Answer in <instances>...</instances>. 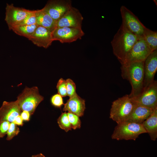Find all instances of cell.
<instances>
[{
    "mask_svg": "<svg viewBox=\"0 0 157 157\" xmlns=\"http://www.w3.org/2000/svg\"><path fill=\"white\" fill-rule=\"evenodd\" d=\"M122 24L111 41L113 52L121 65L138 38Z\"/></svg>",
    "mask_w": 157,
    "mask_h": 157,
    "instance_id": "obj_1",
    "label": "cell"
},
{
    "mask_svg": "<svg viewBox=\"0 0 157 157\" xmlns=\"http://www.w3.org/2000/svg\"><path fill=\"white\" fill-rule=\"evenodd\" d=\"M144 62L121 65L122 76L128 81L131 85V91L129 95L133 99L138 96L143 88Z\"/></svg>",
    "mask_w": 157,
    "mask_h": 157,
    "instance_id": "obj_2",
    "label": "cell"
},
{
    "mask_svg": "<svg viewBox=\"0 0 157 157\" xmlns=\"http://www.w3.org/2000/svg\"><path fill=\"white\" fill-rule=\"evenodd\" d=\"M135 104L129 95L126 94L113 101L110 118L117 124L125 121L131 114Z\"/></svg>",
    "mask_w": 157,
    "mask_h": 157,
    "instance_id": "obj_3",
    "label": "cell"
},
{
    "mask_svg": "<svg viewBox=\"0 0 157 157\" xmlns=\"http://www.w3.org/2000/svg\"><path fill=\"white\" fill-rule=\"evenodd\" d=\"M44 99L39 93L37 87H26L17 97L16 100L22 111L28 112L33 114L37 107Z\"/></svg>",
    "mask_w": 157,
    "mask_h": 157,
    "instance_id": "obj_4",
    "label": "cell"
},
{
    "mask_svg": "<svg viewBox=\"0 0 157 157\" xmlns=\"http://www.w3.org/2000/svg\"><path fill=\"white\" fill-rule=\"evenodd\" d=\"M147 133L142 124L123 122L117 124L111 135L113 139L134 141L141 134Z\"/></svg>",
    "mask_w": 157,
    "mask_h": 157,
    "instance_id": "obj_5",
    "label": "cell"
},
{
    "mask_svg": "<svg viewBox=\"0 0 157 157\" xmlns=\"http://www.w3.org/2000/svg\"><path fill=\"white\" fill-rule=\"evenodd\" d=\"M152 52L142 37H139L122 65H126L135 62H144Z\"/></svg>",
    "mask_w": 157,
    "mask_h": 157,
    "instance_id": "obj_6",
    "label": "cell"
},
{
    "mask_svg": "<svg viewBox=\"0 0 157 157\" xmlns=\"http://www.w3.org/2000/svg\"><path fill=\"white\" fill-rule=\"evenodd\" d=\"M132 99L135 104L153 110L157 108V81L154 80L149 85L143 88L138 96Z\"/></svg>",
    "mask_w": 157,
    "mask_h": 157,
    "instance_id": "obj_7",
    "label": "cell"
},
{
    "mask_svg": "<svg viewBox=\"0 0 157 157\" xmlns=\"http://www.w3.org/2000/svg\"><path fill=\"white\" fill-rule=\"evenodd\" d=\"M120 11L122 23L131 32L138 37H142L146 27L138 17L124 6H122Z\"/></svg>",
    "mask_w": 157,
    "mask_h": 157,
    "instance_id": "obj_8",
    "label": "cell"
},
{
    "mask_svg": "<svg viewBox=\"0 0 157 157\" xmlns=\"http://www.w3.org/2000/svg\"><path fill=\"white\" fill-rule=\"evenodd\" d=\"M53 41L57 40L63 43H70L80 39L85 33L82 28L70 27H56L52 32Z\"/></svg>",
    "mask_w": 157,
    "mask_h": 157,
    "instance_id": "obj_9",
    "label": "cell"
},
{
    "mask_svg": "<svg viewBox=\"0 0 157 157\" xmlns=\"http://www.w3.org/2000/svg\"><path fill=\"white\" fill-rule=\"evenodd\" d=\"M72 7L70 0H50L43 8L56 22Z\"/></svg>",
    "mask_w": 157,
    "mask_h": 157,
    "instance_id": "obj_10",
    "label": "cell"
},
{
    "mask_svg": "<svg viewBox=\"0 0 157 157\" xmlns=\"http://www.w3.org/2000/svg\"><path fill=\"white\" fill-rule=\"evenodd\" d=\"M31 10L15 6L12 3H7L5 20L9 29L11 28L23 21Z\"/></svg>",
    "mask_w": 157,
    "mask_h": 157,
    "instance_id": "obj_11",
    "label": "cell"
},
{
    "mask_svg": "<svg viewBox=\"0 0 157 157\" xmlns=\"http://www.w3.org/2000/svg\"><path fill=\"white\" fill-rule=\"evenodd\" d=\"M83 17L79 11L72 6L56 22V27L81 28Z\"/></svg>",
    "mask_w": 157,
    "mask_h": 157,
    "instance_id": "obj_12",
    "label": "cell"
},
{
    "mask_svg": "<svg viewBox=\"0 0 157 157\" xmlns=\"http://www.w3.org/2000/svg\"><path fill=\"white\" fill-rule=\"evenodd\" d=\"M157 71V49L152 51L144 62L143 88L154 81Z\"/></svg>",
    "mask_w": 157,
    "mask_h": 157,
    "instance_id": "obj_13",
    "label": "cell"
},
{
    "mask_svg": "<svg viewBox=\"0 0 157 157\" xmlns=\"http://www.w3.org/2000/svg\"><path fill=\"white\" fill-rule=\"evenodd\" d=\"M16 101H4L0 108V123L7 121L13 122L22 112Z\"/></svg>",
    "mask_w": 157,
    "mask_h": 157,
    "instance_id": "obj_14",
    "label": "cell"
},
{
    "mask_svg": "<svg viewBox=\"0 0 157 157\" xmlns=\"http://www.w3.org/2000/svg\"><path fill=\"white\" fill-rule=\"evenodd\" d=\"M51 33L48 29L38 26L33 35L28 40L38 47L47 48L53 41Z\"/></svg>",
    "mask_w": 157,
    "mask_h": 157,
    "instance_id": "obj_15",
    "label": "cell"
},
{
    "mask_svg": "<svg viewBox=\"0 0 157 157\" xmlns=\"http://www.w3.org/2000/svg\"><path fill=\"white\" fill-rule=\"evenodd\" d=\"M85 100L76 93L67 100L64 104L63 110L82 117L83 115L85 109Z\"/></svg>",
    "mask_w": 157,
    "mask_h": 157,
    "instance_id": "obj_16",
    "label": "cell"
},
{
    "mask_svg": "<svg viewBox=\"0 0 157 157\" xmlns=\"http://www.w3.org/2000/svg\"><path fill=\"white\" fill-rule=\"evenodd\" d=\"M153 110L145 106L135 104L132 112L124 122L142 124L150 115Z\"/></svg>",
    "mask_w": 157,
    "mask_h": 157,
    "instance_id": "obj_17",
    "label": "cell"
},
{
    "mask_svg": "<svg viewBox=\"0 0 157 157\" xmlns=\"http://www.w3.org/2000/svg\"><path fill=\"white\" fill-rule=\"evenodd\" d=\"M36 24L45 28L51 31L56 27V22L43 9L36 10Z\"/></svg>",
    "mask_w": 157,
    "mask_h": 157,
    "instance_id": "obj_18",
    "label": "cell"
},
{
    "mask_svg": "<svg viewBox=\"0 0 157 157\" xmlns=\"http://www.w3.org/2000/svg\"><path fill=\"white\" fill-rule=\"evenodd\" d=\"M142 124L151 139L155 141L157 138V108Z\"/></svg>",
    "mask_w": 157,
    "mask_h": 157,
    "instance_id": "obj_19",
    "label": "cell"
},
{
    "mask_svg": "<svg viewBox=\"0 0 157 157\" xmlns=\"http://www.w3.org/2000/svg\"><path fill=\"white\" fill-rule=\"evenodd\" d=\"M38 25L37 24L14 27L11 29L16 34L30 38L33 35Z\"/></svg>",
    "mask_w": 157,
    "mask_h": 157,
    "instance_id": "obj_20",
    "label": "cell"
},
{
    "mask_svg": "<svg viewBox=\"0 0 157 157\" xmlns=\"http://www.w3.org/2000/svg\"><path fill=\"white\" fill-rule=\"evenodd\" d=\"M152 51L157 49V32L147 28L145 29L142 37Z\"/></svg>",
    "mask_w": 157,
    "mask_h": 157,
    "instance_id": "obj_21",
    "label": "cell"
},
{
    "mask_svg": "<svg viewBox=\"0 0 157 157\" xmlns=\"http://www.w3.org/2000/svg\"><path fill=\"white\" fill-rule=\"evenodd\" d=\"M57 123L60 128L66 132L72 130L67 113L66 112L62 113L60 116L57 119Z\"/></svg>",
    "mask_w": 157,
    "mask_h": 157,
    "instance_id": "obj_22",
    "label": "cell"
},
{
    "mask_svg": "<svg viewBox=\"0 0 157 157\" xmlns=\"http://www.w3.org/2000/svg\"><path fill=\"white\" fill-rule=\"evenodd\" d=\"M35 13L36 10H31V12L23 21L14 27L20 26L36 24V18Z\"/></svg>",
    "mask_w": 157,
    "mask_h": 157,
    "instance_id": "obj_23",
    "label": "cell"
},
{
    "mask_svg": "<svg viewBox=\"0 0 157 157\" xmlns=\"http://www.w3.org/2000/svg\"><path fill=\"white\" fill-rule=\"evenodd\" d=\"M67 113L72 129L74 130L80 129L81 126V122L79 117L69 112Z\"/></svg>",
    "mask_w": 157,
    "mask_h": 157,
    "instance_id": "obj_24",
    "label": "cell"
},
{
    "mask_svg": "<svg viewBox=\"0 0 157 157\" xmlns=\"http://www.w3.org/2000/svg\"><path fill=\"white\" fill-rule=\"evenodd\" d=\"M20 132L19 128L14 122L10 123L9 128L7 133L6 140H11L14 137L17 135Z\"/></svg>",
    "mask_w": 157,
    "mask_h": 157,
    "instance_id": "obj_25",
    "label": "cell"
},
{
    "mask_svg": "<svg viewBox=\"0 0 157 157\" xmlns=\"http://www.w3.org/2000/svg\"><path fill=\"white\" fill-rule=\"evenodd\" d=\"M58 93L62 97L67 96L66 81L61 78L58 80L56 85Z\"/></svg>",
    "mask_w": 157,
    "mask_h": 157,
    "instance_id": "obj_26",
    "label": "cell"
},
{
    "mask_svg": "<svg viewBox=\"0 0 157 157\" xmlns=\"http://www.w3.org/2000/svg\"><path fill=\"white\" fill-rule=\"evenodd\" d=\"M67 96L71 97L76 94V85L71 79L68 78L66 80Z\"/></svg>",
    "mask_w": 157,
    "mask_h": 157,
    "instance_id": "obj_27",
    "label": "cell"
},
{
    "mask_svg": "<svg viewBox=\"0 0 157 157\" xmlns=\"http://www.w3.org/2000/svg\"><path fill=\"white\" fill-rule=\"evenodd\" d=\"M50 101L51 104L56 107L60 108L64 104L63 97L58 93L53 95Z\"/></svg>",
    "mask_w": 157,
    "mask_h": 157,
    "instance_id": "obj_28",
    "label": "cell"
},
{
    "mask_svg": "<svg viewBox=\"0 0 157 157\" xmlns=\"http://www.w3.org/2000/svg\"><path fill=\"white\" fill-rule=\"evenodd\" d=\"M10 122L4 121L0 123V138L3 137L7 134Z\"/></svg>",
    "mask_w": 157,
    "mask_h": 157,
    "instance_id": "obj_29",
    "label": "cell"
},
{
    "mask_svg": "<svg viewBox=\"0 0 157 157\" xmlns=\"http://www.w3.org/2000/svg\"><path fill=\"white\" fill-rule=\"evenodd\" d=\"M31 115L30 113L26 111H23L20 114V116L23 120L29 121L30 120Z\"/></svg>",
    "mask_w": 157,
    "mask_h": 157,
    "instance_id": "obj_30",
    "label": "cell"
},
{
    "mask_svg": "<svg viewBox=\"0 0 157 157\" xmlns=\"http://www.w3.org/2000/svg\"><path fill=\"white\" fill-rule=\"evenodd\" d=\"M23 121L20 115H19L15 119L13 122L17 125L22 126L23 124Z\"/></svg>",
    "mask_w": 157,
    "mask_h": 157,
    "instance_id": "obj_31",
    "label": "cell"
},
{
    "mask_svg": "<svg viewBox=\"0 0 157 157\" xmlns=\"http://www.w3.org/2000/svg\"><path fill=\"white\" fill-rule=\"evenodd\" d=\"M31 157H40L39 154L32 155Z\"/></svg>",
    "mask_w": 157,
    "mask_h": 157,
    "instance_id": "obj_32",
    "label": "cell"
},
{
    "mask_svg": "<svg viewBox=\"0 0 157 157\" xmlns=\"http://www.w3.org/2000/svg\"><path fill=\"white\" fill-rule=\"evenodd\" d=\"M39 155L40 157H45V156L42 153L39 154Z\"/></svg>",
    "mask_w": 157,
    "mask_h": 157,
    "instance_id": "obj_33",
    "label": "cell"
},
{
    "mask_svg": "<svg viewBox=\"0 0 157 157\" xmlns=\"http://www.w3.org/2000/svg\"><path fill=\"white\" fill-rule=\"evenodd\" d=\"M154 2L155 3V4H157V1L156 0H154Z\"/></svg>",
    "mask_w": 157,
    "mask_h": 157,
    "instance_id": "obj_34",
    "label": "cell"
}]
</instances>
